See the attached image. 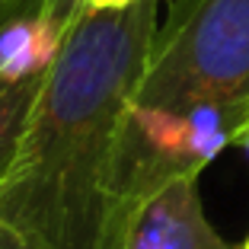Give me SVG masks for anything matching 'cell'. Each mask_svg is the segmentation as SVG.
<instances>
[{
  "mask_svg": "<svg viewBox=\"0 0 249 249\" xmlns=\"http://www.w3.org/2000/svg\"><path fill=\"white\" fill-rule=\"evenodd\" d=\"M157 36V0L80 7L48 64L0 179V220L32 249H124L134 93Z\"/></svg>",
  "mask_w": 249,
  "mask_h": 249,
  "instance_id": "cell-1",
  "label": "cell"
},
{
  "mask_svg": "<svg viewBox=\"0 0 249 249\" xmlns=\"http://www.w3.org/2000/svg\"><path fill=\"white\" fill-rule=\"evenodd\" d=\"M236 106H249V0H173L166 26H157L134 112Z\"/></svg>",
  "mask_w": 249,
  "mask_h": 249,
  "instance_id": "cell-2",
  "label": "cell"
},
{
  "mask_svg": "<svg viewBox=\"0 0 249 249\" xmlns=\"http://www.w3.org/2000/svg\"><path fill=\"white\" fill-rule=\"evenodd\" d=\"M124 249H236L208 224L198 176H176L157 185L138 205Z\"/></svg>",
  "mask_w": 249,
  "mask_h": 249,
  "instance_id": "cell-3",
  "label": "cell"
},
{
  "mask_svg": "<svg viewBox=\"0 0 249 249\" xmlns=\"http://www.w3.org/2000/svg\"><path fill=\"white\" fill-rule=\"evenodd\" d=\"M45 73H48V67L29 71V73L0 71V179L7 176L10 163L16 157L26 122H29L32 106L38 99V89L45 83Z\"/></svg>",
  "mask_w": 249,
  "mask_h": 249,
  "instance_id": "cell-4",
  "label": "cell"
},
{
  "mask_svg": "<svg viewBox=\"0 0 249 249\" xmlns=\"http://www.w3.org/2000/svg\"><path fill=\"white\" fill-rule=\"evenodd\" d=\"M0 249H32V246L22 240V236L10 227V224H3V220H0Z\"/></svg>",
  "mask_w": 249,
  "mask_h": 249,
  "instance_id": "cell-5",
  "label": "cell"
},
{
  "mask_svg": "<svg viewBox=\"0 0 249 249\" xmlns=\"http://www.w3.org/2000/svg\"><path fill=\"white\" fill-rule=\"evenodd\" d=\"M80 7H93V10H115V7H131L141 0H77Z\"/></svg>",
  "mask_w": 249,
  "mask_h": 249,
  "instance_id": "cell-6",
  "label": "cell"
},
{
  "mask_svg": "<svg viewBox=\"0 0 249 249\" xmlns=\"http://www.w3.org/2000/svg\"><path fill=\"white\" fill-rule=\"evenodd\" d=\"M240 249H249V240H246V243H243V246H240Z\"/></svg>",
  "mask_w": 249,
  "mask_h": 249,
  "instance_id": "cell-7",
  "label": "cell"
},
{
  "mask_svg": "<svg viewBox=\"0 0 249 249\" xmlns=\"http://www.w3.org/2000/svg\"><path fill=\"white\" fill-rule=\"evenodd\" d=\"M0 3H3V0H0Z\"/></svg>",
  "mask_w": 249,
  "mask_h": 249,
  "instance_id": "cell-8",
  "label": "cell"
}]
</instances>
